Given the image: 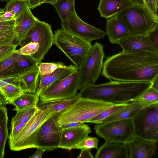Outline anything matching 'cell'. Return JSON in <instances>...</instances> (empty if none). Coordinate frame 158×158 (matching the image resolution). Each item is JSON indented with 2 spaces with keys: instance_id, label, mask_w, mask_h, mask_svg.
Masks as SVG:
<instances>
[{
  "instance_id": "cell-34",
  "label": "cell",
  "mask_w": 158,
  "mask_h": 158,
  "mask_svg": "<svg viewBox=\"0 0 158 158\" xmlns=\"http://www.w3.org/2000/svg\"><path fill=\"white\" fill-rule=\"evenodd\" d=\"M27 0H10L3 8L4 12L12 13L16 17L21 13L24 4Z\"/></svg>"
},
{
  "instance_id": "cell-43",
  "label": "cell",
  "mask_w": 158,
  "mask_h": 158,
  "mask_svg": "<svg viewBox=\"0 0 158 158\" xmlns=\"http://www.w3.org/2000/svg\"><path fill=\"white\" fill-rule=\"evenodd\" d=\"M16 16L12 13L5 12L4 14L0 15V22H8L15 21Z\"/></svg>"
},
{
  "instance_id": "cell-55",
  "label": "cell",
  "mask_w": 158,
  "mask_h": 158,
  "mask_svg": "<svg viewBox=\"0 0 158 158\" xmlns=\"http://www.w3.org/2000/svg\"><path fill=\"white\" fill-rule=\"evenodd\" d=\"M0 13H5L3 9H1L0 8Z\"/></svg>"
},
{
  "instance_id": "cell-27",
  "label": "cell",
  "mask_w": 158,
  "mask_h": 158,
  "mask_svg": "<svg viewBox=\"0 0 158 158\" xmlns=\"http://www.w3.org/2000/svg\"><path fill=\"white\" fill-rule=\"evenodd\" d=\"M39 101V97L36 94L25 93L15 99L10 101V104L14 105L15 108L13 110L37 106Z\"/></svg>"
},
{
  "instance_id": "cell-18",
  "label": "cell",
  "mask_w": 158,
  "mask_h": 158,
  "mask_svg": "<svg viewBox=\"0 0 158 158\" xmlns=\"http://www.w3.org/2000/svg\"><path fill=\"white\" fill-rule=\"evenodd\" d=\"M78 70L75 66L70 64L65 67L59 68L49 74H39L35 94L39 96L40 94L51 84L65 78Z\"/></svg>"
},
{
  "instance_id": "cell-33",
  "label": "cell",
  "mask_w": 158,
  "mask_h": 158,
  "mask_svg": "<svg viewBox=\"0 0 158 158\" xmlns=\"http://www.w3.org/2000/svg\"><path fill=\"white\" fill-rule=\"evenodd\" d=\"M38 66L40 74L42 75L50 74L59 68L67 66L62 62L44 63L41 61L39 62Z\"/></svg>"
},
{
  "instance_id": "cell-40",
  "label": "cell",
  "mask_w": 158,
  "mask_h": 158,
  "mask_svg": "<svg viewBox=\"0 0 158 158\" xmlns=\"http://www.w3.org/2000/svg\"><path fill=\"white\" fill-rule=\"evenodd\" d=\"M26 124L18 122H11L10 133L9 139L14 138L22 130Z\"/></svg>"
},
{
  "instance_id": "cell-30",
  "label": "cell",
  "mask_w": 158,
  "mask_h": 158,
  "mask_svg": "<svg viewBox=\"0 0 158 158\" xmlns=\"http://www.w3.org/2000/svg\"><path fill=\"white\" fill-rule=\"evenodd\" d=\"M39 62L31 56L20 54L18 60L20 75L34 68Z\"/></svg>"
},
{
  "instance_id": "cell-37",
  "label": "cell",
  "mask_w": 158,
  "mask_h": 158,
  "mask_svg": "<svg viewBox=\"0 0 158 158\" xmlns=\"http://www.w3.org/2000/svg\"><path fill=\"white\" fill-rule=\"evenodd\" d=\"M39 45L35 42H30L15 52L19 54L33 56L38 51Z\"/></svg>"
},
{
  "instance_id": "cell-12",
  "label": "cell",
  "mask_w": 158,
  "mask_h": 158,
  "mask_svg": "<svg viewBox=\"0 0 158 158\" xmlns=\"http://www.w3.org/2000/svg\"><path fill=\"white\" fill-rule=\"evenodd\" d=\"M61 25L67 32L90 43L103 38L106 35V31L83 21L76 11L71 14L67 20L61 22Z\"/></svg>"
},
{
  "instance_id": "cell-24",
  "label": "cell",
  "mask_w": 158,
  "mask_h": 158,
  "mask_svg": "<svg viewBox=\"0 0 158 158\" xmlns=\"http://www.w3.org/2000/svg\"><path fill=\"white\" fill-rule=\"evenodd\" d=\"M40 72L37 66L19 77V85L25 93L35 94Z\"/></svg>"
},
{
  "instance_id": "cell-28",
  "label": "cell",
  "mask_w": 158,
  "mask_h": 158,
  "mask_svg": "<svg viewBox=\"0 0 158 158\" xmlns=\"http://www.w3.org/2000/svg\"><path fill=\"white\" fill-rule=\"evenodd\" d=\"M75 1V0H57L52 5L61 22L67 20L71 14L76 11Z\"/></svg>"
},
{
  "instance_id": "cell-1",
  "label": "cell",
  "mask_w": 158,
  "mask_h": 158,
  "mask_svg": "<svg viewBox=\"0 0 158 158\" xmlns=\"http://www.w3.org/2000/svg\"><path fill=\"white\" fill-rule=\"evenodd\" d=\"M101 73L110 80L152 82L158 76V53L122 51L108 56Z\"/></svg>"
},
{
  "instance_id": "cell-14",
  "label": "cell",
  "mask_w": 158,
  "mask_h": 158,
  "mask_svg": "<svg viewBox=\"0 0 158 158\" xmlns=\"http://www.w3.org/2000/svg\"><path fill=\"white\" fill-rule=\"evenodd\" d=\"M39 21L32 13L27 2L24 5L21 13L16 17L14 22L15 44L17 46L29 31Z\"/></svg>"
},
{
  "instance_id": "cell-25",
  "label": "cell",
  "mask_w": 158,
  "mask_h": 158,
  "mask_svg": "<svg viewBox=\"0 0 158 158\" xmlns=\"http://www.w3.org/2000/svg\"><path fill=\"white\" fill-rule=\"evenodd\" d=\"M19 54L15 52L0 61V79L20 75L18 60Z\"/></svg>"
},
{
  "instance_id": "cell-31",
  "label": "cell",
  "mask_w": 158,
  "mask_h": 158,
  "mask_svg": "<svg viewBox=\"0 0 158 158\" xmlns=\"http://www.w3.org/2000/svg\"><path fill=\"white\" fill-rule=\"evenodd\" d=\"M38 110L37 106L15 110L16 114L12 118L11 122H18L26 124Z\"/></svg>"
},
{
  "instance_id": "cell-53",
  "label": "cell",
  "mask_w": 158,
  "mask_h": 158,
  "mask_svg": "<svg viewBox=\"0 0 158 158\" xmlns=\"http://www.w3.org/2000/svg\"><path fill=\"white\" fill-rule=\"evenodd\" d=\"M57 0H46L44 3H49L53 5Z\"/></svg>"
},
{
  "instance_id": "cell-19",
  "label": "cell",
  "mask_w": 158,
  "mask_h": 158,
  "mask_svg": "<svg viewBox=\"0 0 158 158\" xmlns=\"http://www.w3.org/2000/svg\"><path fill=\"white\" fill-rule=\"evenodd\" d=\"M137 2H139L136 0H100L98 9L101 16L107 19Z\"/></svg>"
},
{
  "instance_id": "cell-2",
  "label": "cell",
  "mask_w": 158,
  "mask_h": 158,
  "mask_svg": "<svg viewBox=\"0 0 158 158\" xmlns=\"http://www.w3.org/2000/svg\"><path fill=\"white\" fill-rule=\"evenodd\" d=\"M152 85L148 81L110 80L103 84L87 86L78 93L81 98L113 104L128 103L135 100Z\"/></svg>"
},
{
  "instance_id": "cell-4",
  "label": "cell",
  "mask_w": 158,
  "mask_h": 158,
  "mask_svg": "<svg viewBox=\"0 0 158 158\" xmlns=\"http://www.w3.org/2000/svg\"><path fill=\"white\" fill-rule=\"evenodd\" d=\"M53 44L65 55L78 69L92 46L90 42L69 33L62 27L55 31Z\"/></svg>"
},
{
  "instance_id": "cell-35",
  "label": "cell",
  "mask_w": 158,
  "mask_h": 158,
  "mask_svg": "<svg viewBox=\"0 0 158 158\" xmlns=\"http://www.w3.org/2000/svg\"><path fill=\"white\" fill-rule=\"evenodd\" d=\"M135 100H138L151 104L158 102V91L151 87Z\"/></svg>"
},
{
  "instance_id": "cell-26",
  "label": "cell",
  "mask_w": 158,
  "mask_h": 158,
  "mask_svg": "<svg viewBox=\"0 0 158 158\" xmlns=\"http://www.w3.org/2000/svg\"><path fill=\"white\" fill-rule=\"evenodd\" d=\"M8 119L5 106H0V158L4 157L5 147L9 135L8 129Z\"/></svg>"
},
{
  "instance_id": "cell-32",
  "label": "cell",
  "mask_w": 158,
  "mask_h": 158,
  "mask_svg": "<svg viewBox=\"0 0 158 158\" xmlns=\"http://www.w3.org/2000/svg\"><path fill=\"white\" fill-rule=\"evenodd\" d=\"M0 89L9 103L10 101L25 93L20 86L10 84L7 85Z\"/></svg>"
},
{
  "instance_id": "cell-29",
  "label": "cell",
  "mask_w": 158,
  "mask_h": 158,
  "mask_svg": "<svg viewBox=\"0 0 158 158\" xmlns=\"http://www.w3.org/2000/svg\"><path fill=\"white\" fill-rule=\"evenodd\" d=\"M129 103V102L114 104L112 106L88 120L87 123H90L96 124L101 123L105 119L125 107Z\"/></svg>"
},
{
  "instance_id": "cell-48",
  "label": "cell",
  "mask_w": 158,
  "mask_h": 158,
  "mask_svg": "<svg viewBox=\"0 0 158 158\" xmlns=\"http://www.w3.org/2000/svg\"><path fill=\"white\" fill-rule=\"evenodd\" d=\"M83 123L81 122H73L63 125L60 126L62 129L70 128L79 126Z\"/></svg>"
},
{
  "instance_id": "cell-51",
  "label": "cell",
  "mask_w": 158,
  "mask_h": 158,
  "mask_svg": "<svg viewBox=\"0 0 158 158\" xmlns=\"http://www.w3.org/2000/svg\"><path fill=\"white\" fill-rule=\"evenodd\" d=\"M8 84L0 79V89L6 86Z\"/></svg>"
},
{
  "instance_id": "cell-38",
  "label": "cell",
  "mask_w": 158,
  "mask_h": 158,
  "mask_svg": "<svg viewBox=\"0 0 158 158\" xmlns=\"http://www.w3.org/2000/svg\"><path fill=\"white\" fill-rule=\"evenodd\" d=\"M143 5L157 21L158 22V0H141Z\"/></svg>"
},
{
  "instance_id": "cell-8",
  "label": "cell",
  "mask_w": 158,
  "mask_h": 158,
  "mask_svg": "<svg viewBox=\"0 0 158 158\" xmlns=\"http://www.w3.org/2000/svg\"><path fill=\"white\" fill-rule=\"evenodd\" d=\"M132 119L135 136L157 142L158 102L143 108Z\"/></svg>"
},
{
  "instance_id": "cell-56",
  "label": "cell",
  "mask_w": 158,
  "mask_h": 158,
  "mask_svg": "<svg viewBox=\"0 0 158 158\" xmlns=\"http://www.w3.org/2000/svg\"><path fill=\"white\" fill-rule=\"evenodd\" d=\"M10 0H0V2H6V1H8Z\"/></svg>"
},
{
  "instance_id": "cell-21",
  "label": "cell",
  "mask_w": 158,
  "mask_h": 158,
  "mask_svg": "<svg viewBox=\"0 0 158 158\" xmlns=\"http://www.w3.org/2000/svg\"><path fill=\"white\" fill-rule=\"evenodd\" d=\"M129 153L125 144L105 142L98 149L95 158H128Z\"/></svg>"
},
{
  "instance_id": "cell-17",
  "label": "cell",
  "mask_w": 158,
  "mask_h": 158,
  "mask_svg": "<svg viewBox=\"0 0 158 158\" xmlns=\"http://www.w3.org/2000/svg\"><path fill=\"white\" fill-rule=\"evenodd\" d=\"M156 142L134 136L126 144L129 158H151L155 154Z\"/></svg>"
},
{
  "instance_id": "cell-3",
  "label": "cell",
  "mask_w": 158,
  "mask_h": 158,
  "mask_svg": "<svg viewBox=\"0 0 158 158\" xmlns=\"http://www.w3.org/2000/svg\"><path fill=\"white\" fill-rule=\"evenodd\" d=\"M114 104L79 97L73 104L53 116L59 126L73 122L85 123Z\"/></svg>"
},
{
  "instance_id": "cell-13",
  "label": "cell",
  "mask_w": 158,
  "mask_h": 158,
  "mask_svg": "<svg viewBox=\"0 0 158 158\" xmlns=\"http://www.w3.org/2000/svg\"><path fill=\"white\" fill-rule=\"evenodd\" d=\"M62 129L56 124L52 116L40 127L38 134L37 148L45 151H53L58 148Z\"/></svg>"
},
{
  "instance_id": "cell-57",
  "label": "cell",
  "mask_w": 158,
  "mask_h": 158,
  "mask_svg": "<svg viewBox=\"0 0 158 158\" xmlns=\"http://www.w3.org/2000/svg\"><path fill=\"white\" fill-rule=\"evenodd\" d=\"M4 13H0V15H3V14H4Z\"/></svg>"
},
{
  "instance_id": "cell-58",
  "label": "cell",
  "mask_w": 158,
  "mask_h": 158,
  "mask_svg": "<svg viewBox=\"0 0 158 158\" xmlns=\"http://www.w3.org/2000/svg\"><path fill=\"white\" fill-rule=\"evenodd\" d=\"M137 1H139V2H140L139 0H136Z\"/></svg>"
},
{
  "instance_id": "cell-50",
  "label": "cell",
  "mask_w": 158,
  "mask_h": 158,
  "mask_svg": "<svg viewBox=\"0 0 158 158\" xmlns=\"http://www.w3.org/2000/svg\"><path fill=\"white\" fill-rule=\"evenodd\" d=\"M151 87L158 91V76H157L152 82Z\"/></svg>"
},
{
  "instance_id": "cell-7",
  "label": "cell",
  "mask_w": 158,
  "mask_h": 158,
  "mask_svg": "<svg viewBox=\"0 0 158 158\" xmlns=\"http://www.w3.org/2000/svg\"><path fill=\"white\" fill-rule=\"evenodd\" d=\"M104 57L103 45L95 42L78 69V90L95 84L101 74Z\"/></svg>"
},
{
  "instance_id": "cell-49",
  "label": "cell",
  "mask_w": 158,
  "mask_h": 158,
  "mask_svg": "<svg viewBox=\"0 0 158 158\" xmlns=\"http://www.w3.org/2000/svg\"><path fill=\"white\" fill-rule=\"evenodd\" d=\"M9 103V102L7 100L0 89V106H6V104Z\"/></svg>"
},
{
  "instance_id": "cell-9",
  "label": "cell",
  "mask_w": 158,
  "mask_h": 158,
  "mask_svg": "<svg viewBox=\"0 0 158 158\" xmlns=\"http://www.w3.org/2000/svg\"><path fill=\"white\" fill-rule=\"evenodd\" d=\"M94 129L98 136L107 142L126 144L134 136V126L131 119L97 124Z\"/></svg>"
},
{
  "instance_id": "cell-45",
  "label": "cell",
  "mask_w": 158,
  "mask_h": 158,
  "mask_svg": "<svg viewBox=\"0 0 158 158\" xmlns=\"http://www.w3.org/2000/svg\"><path fill=\"white\" fill-rule=\"evenodd\" d=\"M80 153L77 157V158H94V157L92 154L90 150L88 149H81Z\"/></svg>"
},
{
  "instance_id": "cell-5",
  "label": "cell",
  "mask_w": 158,
  "mask_h": 158,
  "mask_svg": "<svg viewBox=\"0 0 158 158\" xmlns=\"http://www.w3.org/2000/svg\"><path fill=\"white\" fill-rule=\"evenodd\" d=\"M116 16L124 23L132 34L148 35L158 25V22L141 2H136Z\"/></svg>"
},
{
  "instance_id": "cell-42",
  "label": "cell",
  "mask_w": 158,
  "mask_h": 158,
  "mask_svg": "<svg viewBox=\"0 0 158 158\" xmlns=\"http://www.w3.org/2000/svg\"><path fill=\"white\" fill-rule=\"evenodd\" d=\"M14 23L10 25H0V32L14 37Z\"/></svg>"
},
{
  "instance_id": "cell-54",
  "label": "cell",
  "mask_w": 158,
  "mask_h": 158,
  "mask_svg": "<svg viewBox=\"0 0 158 158\" xmlns=\"http://www.w3.org/2000/svg\"><path fill=\"white\" fill-rule=\"evenodd\" d=\"M46 0H40V5H41L43 3H44V2Z\"/></svg>"
},
{
  "instance_id": "cell-36",
  "label": "cell",
  "mask_w": 158,
  "mask_h": 158,
  "mask_svg": "<svg viewBox=\"0 0 158 158\" xmlns=\"http://www.w3.org/2000/svg\"><path fill=\"white\" fill-rule=\"evenodd\" d=\"M99 140L96 137H91L88 136L79 143L75 146L73 149H82L96 148L98 149Z\"/></svg>"
},
{
  "instance_id": "cell-6",
  "label": "cell",
  "mask_w": 158,
  "mask_h": 158,
  "mask_svg": "<svg viewBox=\"0 0 158 158\" xmlns=\"http://www.w3.org/2000/svg\"><path fill=\"white\" fill-rule=\"evenodd\" d=\"M54 114L39 110L26 123L21 131L15 137L9 139L11 150L19 151L37 148V139L40 128L42 125Z\"/></svg>"
},
{
  "instance_id": "cell-16",
  "label": "cell",
  "mask_w": 158,
  "mask_h": 158,
  "mask_svg": "<svg viewBox=\"0 0 158 158\" xmlns=\"http://www.w3.org/2000/svg\"><path fill=\"white\" fill-rule=\"evenodd\" d=\"M123 51L126 52H150L158 53L150 41L148 35L130 34L118 43Z\"/></svg>"
},
{
  "instance_id": "cell-41",
  "label": "cell",
  "mask_w": 158,
  "mask_h": 158,
  "mask_svg": "<svg viewBox=\"0 0 158 158\" xmlns=\"http://www.w3.org/2000/svg\"><path fill=\"white\" fill-rule=\"evenodd\" d=\"M148 35L150 41L158 50V25Z\"/></svg>"
},
{
  "instance_id": "cell-47",
  "label": "cell",
  "mask_w": 158,
  "mask_h": 158,
  "mask_svg": "<svg viewBox=\"0 0 158 158\" xmlns=\"http://www.w3.org/2000/svg\"><path fill=\"white\" fill-rule=\"evenodd\" d=\"M45 151L39 148H37V150L34 154L29 158H41Z\"/></svg>"
},
{
  "instance_id": "cell-22",
  "label": "cell",
  "mask_w": 158,
  "mask_h": 158,
  "mask_svg": "<svg viewBox=\"0 0 158 158\" xmlns=\"http://www.w3.org/2000/svg\"><path fill=\"white\" fill-rule=\"evenodd\" d=\"M150 104L140 101H133L129 102L125 107L105 119L102 123L125 119H132L141 109Z\"/></svg>"
},
{
  "instance_id": "cell-20",
  "label": "cell",
  "mask_w": 158,
  "mask_h": 158,
  "mask_svg": "<svg viewBox=\"0 0 158 158\" xmlns=\"http://www.w3.org/2000/svg\"><path fill=\"white\" fill-rule=\"evenodd\" d=\"M106 30L109 41L112 44H117L131 34L124 23L116 16L107 19Z\"/></svg>"
},
{
  "instance_id": "cell-52",
  "label": "cell",
  "mask_w": 158,
  "mask_h": 158,
  "mask_svg": "<svg viewBox=\"0 0 158 158\" xmlns=\"http://www.w3.org/2000/svg\"><path fill=\"white\" fill-rule=\"evenodd\" d=\"M15 21H12L8 22H0V25H10L14 23Z\"/></svg>"
},
{
  "instance_id": "cell-15",
  "label": "cell",
  "mask_w": 158,
  "mask_h": 158,
  "mask_svg": "<svg viewBox=\"0 0 158 158\" xmlns=\"http://www.w3.org/2000/svg\"><path fill=\"white\" fill-rule=\"evenodd\" d=\"M91 132L90 127L84 124L62 129L58 148L71 151Z\"/></svg>"
},
{
  "instance_id": "cell-44",
  "label": "cell",
  "mask_w": 158,
  "mask_h": 158,
  "mask_svg": "<svg viewBox=\"0 0 158 158\" xmlns=\"http://www.w3.org/2000/svg\"><path fill=\"white\" fill-rule=\"evenodd\" d=\"M14 37L0 32V46L7 44L13 43Z\"/></svg>"
},
{
  "instance_id": "cell-11",
  "label": "cell",
  "mask_w": 158,
  "mask_h": 158,
  "mask_svg": "<svg viewBox=\"0 0 158 158\" xmlns=\"http://www.w3.org/2000/svg\"><path fill=\"white\" fill-rule=\"evenodd\" d=\"M78 82V70L48 86L40 94L39 101L46 102L72 98L77 94Z\"/></svg>"
},
{
  "instance_id": "cell-46",
  "label": "cell",
  "mask_w": 158,
  "mask_h": 158,
  "mask_svg": "<svg viewBox=\"0 0 158 158\" xmlns=\"http://www.w3.org/2000/svg\"><path fill=\"white\" fill-rule=\"evenodd\" d=\"M40 0H27L28 6L30 9H33L40 6Z\"/></svg>"
},
{
  "instance_id": "cell-10",
  "label": "cell",
  "mask_w": 158,
  "mask_h": 158,
  "mask_svg": "<svg viewBox=\"0 0 158 158\" xmlns=\"http://www.w3.org/2000/svg\"><path fill=\"white\" fill-rule=\"evenodd\" d=\"M54 34L51 26L44 21L39 20L31 29L19 45L23 46L30 42L38 44V52L32 56L40 62L53 44Z\"/></svg>"
},
{
  "instance_id": "cell-39",
  "label": "cell",
  "mask_w": 158,
  "mask_h": 158,
  "mask_svg": "<svg viewBox=\"0 0 158 158\" xmlns=\"http://www.w3.org/2000/svg\"><path fill=\"white\" fill-rule=\"evenodd\" d=\"M17 46L13 43L4 44L0 46V61L6 59L12 54Z\"/></svg>"
},
{
  "instance_id": "cell-23",
  "label": "cell",
  "mask_w": 158,
  "mask_h": 158,
  "mask_svg": "<svg viewBox=\"0 0 158 158\" xmlns=\"http://www.w3.org/2000/svg\"><path fill=\"white\" fill-rule=\"evenodd\" d=\"M79 98V95L77 93L75 96L69 98L46 102L39 101L37 105V107L39 110L47 111L55 114L67 108L75 102Z\"/></svg>"
}]
</instances>
